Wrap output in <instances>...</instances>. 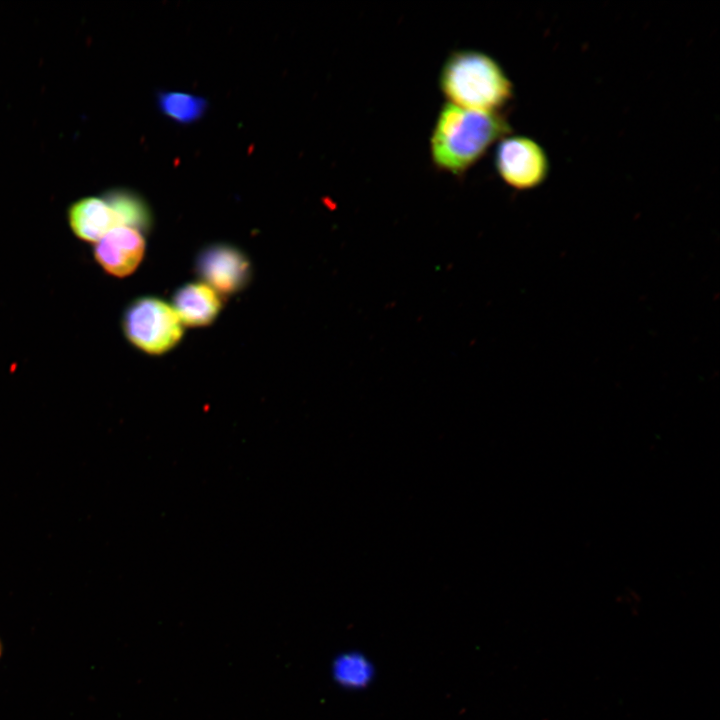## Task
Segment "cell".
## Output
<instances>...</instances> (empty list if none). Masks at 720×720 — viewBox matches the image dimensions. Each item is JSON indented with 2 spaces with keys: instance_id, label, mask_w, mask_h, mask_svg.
<instances>
[{
  "instance_id": "cell-4",
  "label": "cell",
  "mask_w": 720,
  "mask_h": 720,
  "mask_svg": "<svg viewBox=\"0 0 720 720\" xmlns=\"http://www.w3.org/2000/svg\"><path fill=\"white\" fill-rule=\"evenodd\" d=\"M494 164L503 182L520 191L538 188L550 173L545 149L533 138L523 135H507L499 140Z\"/></svg>"
},
{
  "instance_id": "cell-6",
  "label": "cell",
  "mask_w": 720,
  "mask_h": 720,
  "mask_svg": "<svg viewBox=\"0 0 720 720\" xmlns=\"http://www.w3.org/2000/svg\"><path fill=\"white\" fill-rule=\"evenodd\" d=\"M145 240L140 231L118 226L94 243L93 257L109 275L122 278L133 273L141 263Z\"/></svg>"
},
{
  "instance_id": "cell-1",
  "label": "cell",
  "mask_w": 720,
  "mask_h": 720,
  "mask_svg": "<svg viewBox=\"0 0 720 720\" xmlns=\"http://www.w3.org/2000/svg\"><path fill=\"white\" fill-rule=\"evenodd\" d=\"M510 132L509 122L499 112L475 111L446 103L439 111L430 138L432 162L440 171L462 175L492 144Z\"/></svg>"
},
{
  "instance_id": "cell-8",
  "label": "cell",
  "mask_w": 720,
  "mask_h": 720,
  "mask_svg": "<svg viewBox=\"0 0 720 720\" xmlns=\"http://www.w3.org/2000/svg\"><path fill=\"white\" fill-rule=\"evenodd\" d=\"M173 309L182 324L199 327L214 321L221 309V300L205 283H188L177 290Z\"/></svg>"
},
{
  "instance_id": "cell-11",
  "label": "cell",
  "mask_w": 720,
  "mask_h": 720,
  "mask_svg": "<svg viewBox=\"0 0 720 720\" xmlns=\"http://www.w3.org/2000/svg\"><path fill=\"white\" fill-rule=\"evenodd\" d=\"M2 651H3V646H2V642H1V640H0V657H1V655H2Z\"/></svg>"
},
{
  "instance_id": "cell-5",
  "label": "cell",
  "mask_w": 720,
  "mask_h": 720,
  "mask_svg": "<svg viewBox=\"0 0 720 720\" xmlns=\"http://www.w3.org/2000/svg\"><path fill=\"white\" fill-rule=\"evenodd\" d=\"M197 270L212 289L231 294L247 284L250 263L240 250L226 244H215L201 252Z\"/></svg>"
},
{
  "instance_id": "cell-7",
  "label": "cell",
  "mask_w": 720,
  "mask_h": 720,
  "mask_svg": "<svg viewBox=\"0 0 720 720\" xmlns=\"http://www.w3.org/2000/svg\"><path fill=\"white\" fill-rule=\"evenodd\" d=\"M67 218L73 234L80 240L95 243L118 226H125L121 210L112 194L77 200L68 209Z\"/></svg>"
},
{
  "instance_id": "cell-2",
  "label": "cell",
  "mask_w": 720,
  "mask_h": 720,
  "mask_svg": "<svg viewBox=\"0 0 720 720\" xmlns=\"http://www.w3.org/2000/svg\"><path fill=\"white\" fill-rule=\"evenodd\" d=\"M439 84L448 103L475 111L499 112L514 96L502 66L490 55L471 49L447 57Z\"/></svg>"
},
{
  "instance_id": "cell-3",
  "label": "cell",
  "mask_w": 720,
  "mask_h": 720,
  "mask_svg": "<svg viewBox=\"0 0 720 720\" xmlns=\"http://www.w3.org/2000/svg\"><path fill=\"white\" fill-rule=\"evenodd\" d=\"M122 329L132 345L149 354L167 352L183 335L173 307L154 297L134 300L123 314Z\"/></svg>"
},
{
  "instance_id": "cell-10",
  "label": "cell",
  "mask_w": 720,
  "mask_h": 720,
  "mask_svg": "<svg viewBox=\"0 0 720 720\" xmlns=\"http://www.w3.org/2000/svg\"><path fill=\"white\" fill-rule=\"evenodd\" d=\"M156 103L167 118L184 125L200 120L208 108L205 98L179 91L158 92Z\"/></svg>"
},
{
  "instance_id": "cell-9",
  "label": "cell",
  "mask_w": 720,
  "mask_h": 720,
  "mask_svg": "<svg viewBox=\"0 0 720 720\" xmlns=\"http://www.w3.org/2000/svg\"><path fill=\"white\" fill-rule=\"evenodd\" d=\"M330 674L339 688L346 691H362L375 681L377 670L365 653L352 649L334 656L330 665Z\"/></svg>"
}]
</instances>
